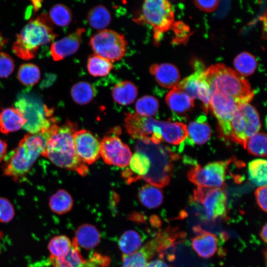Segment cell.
<instances>
[{"instance_id":"6da1fadb","label":"cell","mask_w":267,"mask_h":267,"mask_svg":"<svg viewBox=\"0 0 267 267\" xmlns=\"http://www.w3.org/2000/svg\"><path fill=\"white\" fill-rule=\"evenodd\" d=\"M77 128V125L70 121L61 126L54 125L47 137L42 156L59 168L76 172L84 177L89 170L76 153L73 134Z\"/></svg>"},{"instance_id":"7a4b0ae2","label":"cell","mask_w":267,"mask_h":267,"mask_svg":"<svg viewBox=\"0 0 267 267\" xmlns=\"http://www.w3.org/2000/svg\"><path fill=\"white\" fill-rule=\"evenodd\" d=\"M50 129L44 133L26 134L7 154L2 166L3 175L18 181L24 178L44 150Z\"/></svg>"},{"instance_id":"3957f363","label":"cell","mask_w":267,"mask_h":267,"mask_svg":"<svg viewBox=\"0 0 267 267\" xmlns=\"http://www.w3.org/2000/svg\"><path fill=\"white\" fill-rule=\"evenodd\" d=\"M203 76L209 85L211 93L217 91L232 97L241 103H248L254 93L248 81L237 71L223 64L211 65Z\"/></svg>"},{"instance_id":"277c9868","label":"cell","mask_w":267,"mask_h":267,"mask_svg":"<svg viewBox=\"0 0 267 267\" xmlns=\"http://www.w3.org/2000/svg\"><path fill=\"white\" fill-rule=\"evenodd\" d=\"M159 144L148 139L137 140L135 150L146 154L150 161L149 171L142 179L160 188L168 184L171 168L167 149Z\"/></svg>"},{"instance_id":"5b68a950","label":"cell","mask_w":267,"mask_h":267,"mask_svg":"<svg viewBox=\"0 0 267 267\" xmlns=\"http://www.w3.org/2000/svg\"><path fill=\"white\" fill-rule=\"evenodd\" d=\"M57 36L49 17L43 13L23 27L14 44L35 57L40 46L52 42Z\"/></svg>"},{"instance_id":"8992f818","label":"cell","mask_w":267,"mask_h":267,"mask_svg":"<svg viewBox=\"0 0 267 267\" xmlns=\"http://www.w3.org/2000/svg\"><path fill=\"white\" fill-rule=\"evenodd\" d=\"M175 19L173 7L168 0H144L141 14L134 21L152 26L155 41L171 28Z\"/></svg>"},{"instance_id":"52a82bcc","label":"cell","mask_w":267,"mask_h":267,"mask_svg":"<svg viewBox=\"0 0 267 267\" xmlns=\"http://www.w3.org/2000/svg\"><path fill=\"white\" fill-rule=\"evenodd\" d=\"M15 106L26 120L23 128L28 134L44 133L57 123L56 119L52 117L53 109H49L45 105L42 106L36 101L22 98L16 102Z\"/></svg>"},{"instance_id":"ba28073f","label":"cell","mask_w":267,"mask_h":267,"mask_svg":"<svg viewBox=\"0 0 267 267\" xmlns=\"http://www.w3.org/2000/svg\"><path fill=\"white\" fill-rule=\"evenodd\" d=\"M230 139L244 148L247 140L258 133L261 123L257 110L249 103L238 107L230 124Z\"/></svg>"},{"instance_id":"9c48e42d","label":"cell","mask_w":267,"mask_h":267,"mask_svg":"<svg viewBox=\"0 0 267 267\" xmlns=\"http://www.w3.org/2000/svg\"><path fill=\"white\" fill-rule=\"evenodd\" d=\"M89 44L95 54L115 62L125 55L127 42L123 34L104 29L91 37Z\"/></svg>"},{"instance_id":"30bf717a","label":"cell","mask_w":267,"mask_h":267,"mask_svg":"<svg viewBox=\"0 0 267 267\" xmlns=\"http://www.w3.org/2000/svg\"><path fill=\"white\" fill-rule=\"evenodd\" d=\"M242 104L239 100L220 92H212L209 108L217 119L221 136L230 139L231 122L238 107Z\"/></svg>"},{"instance_id":"8fae6325","label":"cell","mask_w":267,"mask_h":267,"mask_svg":"<svg viewBox=\"0 0 267 267\" xmlns=\"http://www.w3.org/2000/svg\"><path fill=\"white\" fill-rule=\"evenodd\" d=\"M230 161L214 162L203 167L197 164L188 171V178L198 187L223 188L226 169Z\"/></svg>"},{"instance_id":"7c38bea8","label":"cell","mask_w":267,"mask_h":267,"mask_svg":"<svg viewBox=\"0 0 267 267\" xmlns=\"http://www.w3.org/2000/svg\"><path fill=\"white\" fill-rule=\"evenodd\" d=\"M193 196L194 200L203 206L209 220L215 221L226 218L227 194L223 188L198 186Z\"/></svg>"},{"instance_id":"4fadbf2b","label":"cell","mask_w":267,"mask_h":267,"mask_svg":"<svg viewBox=\"0 0 267 267\" xmlns=\"http://www.w3.org/2000/svg\"><path fill=\"white\" fill-rule=\"evenodd\" d=\"M100 155L106 164L124 168L129 166L132 153L119 137L108 135L100 142Z\"/></svg>"},{"instance_id":"5bb4252c","label":"cell","mask_w":267,"mask_h":267,"mask_svg":"<svg viewBox=\"0 0 267 267\" xmlns=\"http://www.w3.org/2000/svg\"><path fill=\"white\" fill-rule=\"evenodd\" d=\"M73 141L77 155L86 164H92L100 157V142L90 131L77 130Z\"/></svg>"},{"instance_id":"9a60e30c","label":"cell","mask_w":267,"mask_h":267,"mask_svg":"<svg viewBox=\"0 0 267 267\" xmlns=\"http://www.w3.org/2000/svg\"><path fill=\"white\" fill-rule=\"evenodd\" d=\"M51 261L53 267H104L109 263L108 257L98 253H94L89 260H86L73 240L72 248L65 256Z\"/></svg>"},{"instance_id":"2e32d148","label":"cell","mask_w":267,"mask_h":267,"mask_svg":"<svg viewBox=\"0 0 267 267\" xmlns=\"http://www.w3.org/2000/svg\"><path fill=\"white\" fill-rule=\"evenodd\" d=\"M192 230L196 235L191 239V246L196 254L203 259L214 256L218 249L217 235L204 230L200 225L194 226Z\"/></svg>"},{"instance_id":"e0dca14e","label":"cell","mask_w":267,"mask_h":267,"mask_svg":"<svg viewBox=\"0 0 267 267\" xmlns=\"http://www.w3.org/2000/svg\"><path fill=\"white\" fill-rule=\"evenodd\" d=\"M84 28L77 29L75 31L53 43L50 46V54L55 61H58L75 53L82 42Z\"/></svg>"},{"instance_id":"ac0fdd59","label":"cell","mask_w":267,"mask_h":267,"mask_svg":"<svg viewBox=\"0 0 267 267\" xmlns=\"http://www.w3.org/2000/svg\"><path fill=\"white\" fill-rule=\"evenodd\" d=\"M129 165V169L123 172L122 176L127 182L130 184L142 179L148 174L150 168V161L146 154L135 151L132 154Z\"/></svg>"},{"instance_id":"d6986e66","label":"cell","mask_w":267,"mask_h":267,"mask_svg":"<svg viewBox=\"0 0 267 267\" xmlns=\"http://www.w3.org/2000/svg\"><path fill=\"white\" fill-rule=\"evenodd\" d=\"M149 72L154 77L157 83L163 88H173L179 83V72L171 63L153 64L149 68Z\"/></svg>"},{"instance_id":"ffe728a7","label":"cell","mask_w":267,"mask_h":267,"mask_svg":"<svg viewBox=\"0 0 267 267\" xmlns=\"http://www.w3.org/2000/svg\"><path fill=\"white\" fill-rule=\"evenodd\" d=\"M26 120L16 107L3 108L0 111V131L7 134L23 128Z\"/></svg>"},{"instance_id":"44dd1931","label":"cell","mask_w":267,"mask_h":267,"mask_svg":"<svg viewBox=\"0 0 267 267\" xmlns=\"http://www.w3.org/2000/svg\"><path fill=\"white\" fill-rule=\"evenodd\" d=\"M156 252L157 246L152 239L134 254L122 256L123 264L121 267H145L148 260Z\"/></svg>"},{"instance_id":"7402d4cb","label":"cell","mask_w":267,"mask_h":267,"mask_svg":"<svg viewBox=\"0 0 267 267\" xmlns=\"http://www.w3.org/2000/svg\"><path fill=\"white\" fill-rule=\"evenodd\" d=\"M73 240L78 247L90 250L98 244L100 240V234L95 226L85 223L78 227Z\"/></svg>"},{"instance_id":"603a6c76","label":"cell","mask_w":267,"mask_h":267,"mask_svg":"<svg viewBox=\"0 0 267 267\" xmlns=\"http://www.w3.org/2000/svg\"><path fill=\"white\" fill-rule=\"evenodd\" d=\"M205 116H200L189 123L187 127L188 138L190 144L202 145L208 141L211 135L210 126Z\"/></svg>"},{"instance_id":"cb8c5ba5","label":"cell","mask_w":267,"mask_h":267,"mask_svg":"<svg viewBox=\"0 0 267 267\" xmlns=\"http://www.w3.org/2000/svg\"><path fill=\"white\" fill-rule=\"evenodd\" d=\"M165 100L169 108L177 113H185L194 106V99L176 86L167 93Z\"/></svg>"},{"instance_id":"d4e9b609","label":"cell","mask_w":267,"mask_h":267,"mask_svg":"<svg viewBox=\"0 0 267 267\" xmlns=\"http://www.w3.org/2000/svg\"><path fill=\"white\" fill-rule=\"evenodd\" d=\"M188 135L187 126L181 122L163 121L162 137L163 140L178 145L185 140Z\"/></svg>"},{"instance_id":"484cf974","label":"cell","mask_w":267,"mask_h":267,"mask_svg":"<svg viewBox=\"0 0 267 267\" xmlns=\"http://www.w3.org/2000/svg\"><path fill=\"white\" fill-rule=\"evenodd\" d=\"M137 88L131 81H124L116 84L113 88L112 95L118 104L127 105L132 104L136 99Z\"/></svg>"},{"instance_id":"4316f807","label":"cell","mask_w":267,"mask_h":267,"mask_svg":"<svg viewBox=\"0 0 267 267\" xmlns=\"http://www.w3.org/2000/svg\"><path fill=\"white\" fill-rule=\"evenodd\" d=\"M137 197L140 203L149 209L160 206L164 199L163 193L160 188L150 184L142 186L138 191Z\"/></svg>"},{"instance_id":"83f0119b","label":"cell","mask_w":267,"mask_h":267,"mask_svg":"<svg viewBox=\"0 0 267 267\" xmlns=\"http://www.w3.org/2000/svg\"><path fill=\"white\" fill-rule=\"evenodd\" d=\"M74 200L70 194L64 189H59L49 199L50 210L58 215L69 212L72 208Z\"/></svg>"},{"instance_id":"f1b7e54d","label":"cell","mask_w":267,"mask_h":267,"mask_svg":"<svg viewBox=\"0 0 267 267\" xmlns=\"http://www.w3.org/2000/svg\"><path fill=\"white\" fill-rule=\"evenodd\" d=\"M194 72L179 82L176 86L184 91L193 99L197 98V86L200 75L205 70L202 61L195 60L193 64Z\"/></svg>"},{"instance_id":"f546056e","label":"cell","mask_w":267,"mask_h":267,"mask_svg":"<svg viewBox=\"0 0 267 267\" xmlns=\"http://www.w3.org/2000/svg\"><path fill=\"white\" fill-rule=\"evenodd\" d=\"M111 18L110 11L102 5H98L91 8L87 16L90 26L100 31L105 29L110 24Z\"/></svg>"},{"instance_id":"4dcf8cb0","label":"cell","mask_w":267,"mask_h":267,"mask_svg":"<svg viewBox=\"0 0 267 267\" xmlns=\"http://www.w3.org/2000/svg\"><path fill=\"white\" fill-rule=\"evenodd\" d=\"M142 244V239L140 235L134 230L124 232L118 241V246L123 256L134 254L140 249Z\"/></svg>"},{"instance_id":"1f68e13d","label":"cell","mask_w":267,"mask_h":267,"mask_svg":"<svg viewBox=\"0 0 267 267\" xmlns=\"http://www.w3.org/2000/svg\"><path fill=\"white\" fill-rule=\"evenodd\" d=\"M71 95L78 104L85 105L94 98L95 90L93 86L87 82H79L74 85L71 89Z\"/></svg>"},{"instance_id":"d6a6232c","label":"cell","mask_w":267,"mask_h":267,"mask_svg":"<svg viewBox=\"0 0 267 267\" xmlns=\"http://www.w3.org/2000/svg\"><path fill=\"white\" fill-rule=\"evenodd\" d=\"M72 241L65 235H57L53 237L48 244L51 261L65 256L70 251Z\"/></svg>"},{"instance_id":"836d02e7","label":"cell","mask_w":267,"mask_h":267,"mask_svg":"<svg viewBox=\"0 0 267 267\" xmlns=\"http://www.w3.org/2000/svg\"><path fill=\"white\" fill-rule=\"evenodd\" d=\"M113 68L111 61L98 55H91L88 59V72L93 77L105 76L110 73Z\"/></svg>"},{"instance_id":"e575fe53","label":"cell","mask_w":267,"mask_h":267,"mask_svg":"<svg viewBox=\"0 0 267 267\" xmlns=\"http://www.w3.org/2000/svg\"><path fill=\"white\" fill-rule=\"evenodd\" d=\"M248 174L250 179L256 185H267V161L262 159L254 160L249 163Z\"/></svg>"},{"instance_id":"d590c367","label":"cell","mask_w":267,"mask_h":267,"mask_svg":"<svg viewBox=\"0 0 267 267\" xmlns=\"http://www.w3.org/2000/svg\"><path fill=\"white\" fill-rule=\"evenodd\" d=\"M41 77L39 67L32 63L21 65L17 73V78L20 82L26 86H33L38 82Z\"/></svg>"},{"instance_id":"8d00e7d4","label":"cell","mask_w":267,"mask_h":267,"mask_svg":"<svg viewBox=\"0 0 267 267\" xmlns=\"http://www.w3.org/2000/svg\"><path fill=\"white\" fill-rule=\"evenodd\" d=\"M234 65L237 72L244 77L249 76L254 72L257 63L253 55L247 52H243L235 57Z\"/></svg>"},{"instance_id":"74e56055","label":"cell","mask_w":267,"mask_h":267,"mask_svg":"<svg viewBox=\"0 0 267 267\" xmlns=\"http://www.w3.org/2000/svg\"><path fill=\"white\" fill-rule=\"evenodd\" d=\"M158 100L154 96L145 95L138 99L135 104L136 113L144 117H152L157 113Z\"/></svg>"},{"instance_id":"f35d334b","label":"cell","mask_w":267,"mask_h":267,"mask_svg":"<svg viewBox=\"0 0 267 267\" xmlns=\"http://www.w3.org/2000/svg\"><path fill=\"white\" fill-rule=\"evenodd\" d=\"M267 140V135L265 133H257L247 140L245 148L251 155L266 157Z\"/></svg>"},{"instance_id":"ab89813d","label":"cell","mask_w":267,"mask_h":267,"mask_svg":"<svg viewBox=\"0 0 267 267\" xmlns=\"http://www.w3.org/2000/svg\"><path fill=\"white\" fill-rule=\"evenodd\" d=\"M49 18L56 25L65 27L71 22L73 15L71 10L67 6L57 4L51 8Z\"/></svg>"},{"instance_id":"60d3db41","label":"cell","mask_w":267,"mask_h":267,"mask_svg":"<svg viewBox=\"0 0 267 267\" xmlns=\"http://www.w3.org/2000/svg\"><path fill=\"white\" fill-rule=\"evenodd\" d=\"M203 72L198 79L196 93L197 98L203 102L204 110L207 113L209 109L211 92L209 85L203 76Z\"/></svg>"},{"instance_id":"b9f144b4","label":"cell","mask_w":267,"mask_h":267,"mask_svg":"<svg viewBox=\"0 0 267 267\" xmlns=\"http://www.w3.org/2000/svg\"><path fill=\"white\" fill-rule=\"evenodd\" d=\"M14 215V208L11 202L6 198L0 197V222H9Z\"/></svg>"},{"instance_id":"7bdbcfd3","label":"cell","mask_w":267,"mask_h":267,"mask_svg":"<svg viewBox=\"0 0 267 267\" xmlns=\"http://www.w3.org/2000/svg\"><path fill=\"white\" fill-rule=\"evenodd\" d=\"M14 62L8 54L0 52V78L8 77L13 72Z\"/></svg>"},{"instance_id":"ee69618b","label":"cell","mask_w":267,"mask_h":267,"mask_svg":"<svg viewBox=\"0 0 267 267\" xmlns=\"http://www.w3.org/2000/svg\"><path fill=\"white\" fill-rule=\"evenodd\" d=\"M220 0H194L195 5L200 10L206 12H212L218 7Z\"/></svg>"},{"instance_id":"f6af8a7d","label":"cell","mask_w":267,"mask_h":267,"mask_svg":"<svg viewBox=\"0 0 267 267\" xmlns=\"http://www.w3.org/2000/svg\"><path fill=\"white\" fill-rule=\"evenodd\" d=\"M258 205L264 212H267V186H260L255 191Z\"/></svg>"},{"instance_id":"bcb514c9","label":"cell","mask_w":267,"mask_h":267,"mask_svg":"<svg viewBox=\"0 0 267 267\" xmlns=\"http://www.w3.org/2000/svg\"><path fill=\"white\" fill-rule=\"evenodd\" d=\"M145 267H174L166 264L161 259H156L147 262Z\"/></svg>"},{"instance_id":"7dc6e473","label":"cell","mask_w":267,"mask_h":267,"mask_svg":"<svg viewBox=\"0 0 267 267\" xmlns=\"http://www.w3.org/2000/svg\"><path fill=\"white\" fill-rule=\"evenodd\" d=\"M7 149L6 142L0 139V164L4 160L7 154Z\"/></svg>"},{"instance_id":"c3c4849f","label":"cell","mask_w":267,"mask_h":267,"mask_svg":"<svg viewBox=\"0 0 267 267\" xmlns=\"http://www.w3.org/2000/svg\"><path fill=\"white\" fill-rule=\"evenodd\" d=\"M267 223H265V225L262 228L259 233V236L260 238L263 241V242L265 243H267Z\"/></svg>"},{"instance_id":"681fc988","label":"cell","mask_w":267,"mask_h":267,"mask_svg":"<svg viewBox=\"0 0 267 267\" xmlns=\"http://www.w3.org/2000/svg\"><path fill=\"white\" fill-rule=\"evenodd\" d=\"M33 5L35 11L39 10L42 7V2L44 0H30Z\"/></svg>"},{"instance_id":"f907efd6","label":"cell","mask_w":267,"mask_h":267,"mask_svg":"<svg viewBox=\"0 0 267 267\" xmlns=\"http://www.w3.org/2000/svg\"><path fill=\"white\" fill-rule=\"evenodd\" d=\"M6 43V40L4 38H0V48L2 47L3 45Z\"/></svg>"}]
</instances>
